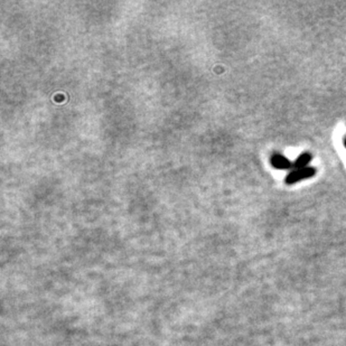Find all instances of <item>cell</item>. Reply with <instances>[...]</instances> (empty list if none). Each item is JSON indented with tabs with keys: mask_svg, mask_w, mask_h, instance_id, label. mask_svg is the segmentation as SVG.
Wrapping results in <instances>:
<instances>
[{
	"mask_svg": "<svg viewBox=\"0 0 346 346\" xmlns=\"http://www.w3.org/2000/svg\"><path fill=\"white\" fill-rule=\"evenodd\" d=\"M315 174H316V168H315V167H306V168H302V169H295V171L290 172L286 176L284 181H286V184H288V185H293V184L298 183V181H300L302 179L313 177Z\"/></svg>",
	"mask_w": 346,
	"mask_h": 346,
	"instance_id": "1",
	"label": "cell"
},
{
	"mask_svg": "<svg viewBox=\"0 0 346 346\" xmlns=\"http://www.w3.org/2000/svg\"><path fill=\"white\" fill-rule=\"evenodd\" d=\"M270 162L271 165L277 169H290L293 167V162H291L287 157H284L281 154L272 155Z\"/></svg>",
	"mask_w": 346,
	"mask_h": 346,
	"instance_id": "2",
	"label": "cell"
},
{
	"mask_svg": "<svg viewBox=\"0 0 346 346\" xmlns=\"http://www.w3.org/2000/svg\"><path fill=\"white\" fill-rule=\"evenodd\" d=\"M312 160V155L309 153H302L298 158L293 162V167L295 169H302L308 167V164Z\"/></svg>",
	"mask_w": 346,
	"mask_h": 346,
	"instance_id": "3",
	"label": "cell"
},
{
	"mask_svg": "<svg viewBox=\"0 0 346 346\" xmlns=\"http://www.w3.org/2000/svg\"><path fill=\"white\" fill-rule=\"evenodd\" d=\"M344 145H345V148H346V138H345V141H344Z\"/></svg>",
	"mask_w": 346,
	"mask_h": 346,
	"instance_id": "4",
	"label": "cell"
}]
</instances>
